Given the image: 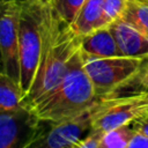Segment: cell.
I'll return each instance as SVG.
<instances>
[{
  "instance_id": "6da1fadb",
  "label": "cell",
  "mask_w": 148,
  "mask_h": 148,
  "mask_svg": "<svg viewBox=\"0 0 148 148\" xmlns=\"http://www.w3.org/2000/svg\"><path fill=\"white\" fill-rule=\"evenodd\" d=\"M46 1V0H45ZM81 37L46 1L43 45L39 66L25 101L32 110L61 81L73 54L80 49Z\"/></svg>"
},
{
  "instance_id": "7a4b0ae2",
  "label": "cell",
  "mask_w": 148,
  "mask_h": 148,
  "mask_svg": "<svg viewBox=\"0 0 148 148\" xmlns=\"http://www.w3.org/2000/svg\"><path fill=\"white\" fill-rule=\"evenodd\" d=\"M99 97L84 69L81 50L71 58L59 84L34 109L36 117L49 124H58L89 112Z\"/></svg>"
},
{
  "instance_id": "3957f363",
  "label": "cell",
  "mask_w": 148,
  "mask_h": 148,
  "mask_svg": "<svg viewBox=\"0 0 148 148\" xmlns=\"http://www.w3.org/2000/svg\"><path fill=\"white\" fill-rule=\"evenodd\" d=\"M45 3V0H21L18 25L21 88L25 97L32 87L40 61Z\"/></svg>"
},
{
  "instance_id": "277c9868",
  "label": "cell",
  "mask_w": 148,
  "mask_h": 148,
  "mask_svg": "<svg viewBox=\"0 0 148 148\" xmlns=\"http://www.w3.org/2000/svg\"><path fill=\"white\" fill-rule=\"evenodd\" d=\"M148 116V91L99 97L91 109V130L108 132Z\"/></svg>"
},
{
  "instance_id": "5b68a950",
  "label": "cell",
  "mask_w": 148,
  "mask_h": 148,
  "mask_svg": "<svg viewBox=\"0 0 148 148\" xmlns=\"http://www.w3.org/2000/svg\"><path fill=\"white\" fill-rule=\"evenodd\" d=\"M84 69L94 86L96 95L104 97L116 92L131 81L148 59L130 57L94 58L81 51Z\"/></svg>"
},
{
  "instance_id": "8992f818",
  "label": "cell",
  "mask_w": 148,
  "mask_h": 148,
  "mask_svg": "<svg viewBox=\"0 0 148 148\" xmlns=\"http://www.w3.org/2000/svg\"><path fill=\"white\" fill-rule=\"evenodd\" d=\"M20 13L21 0H2L0 21L1 72L21 86L20 59Z\"/></svg>"
},
{
  "instance_id": "52a82bcc",
  "label": "cell",
  "mask_w": 148,
  "mask_h": 148,
  "mask_svg": "<svg viewBox=\"0 0 148 148\" xmlns=\"http://www.w3.org/2000/svg\"><path fill=\"white\" fill-rule=\"evenodd\" d=\"M90 112L77 118L50 124L35 148H74L76 142L91 131Z\"/></svg>"
},
{
  "instance_id": "ba28073f",
  "label": "cell",
  "mask_w": 148,
  "mask_h": 148,
  "mask_svg": "<svg viewBox=\"0 0 148 148\" xmlns=\"http://www.w3.org/2000/svg\"><path fill=\"white\" fill-rule=\"evenodd\" d=\"M123 57L148 58V36L123 17L109 24Z\"/></svg>"
},
{
  "instance_id": "9c48e42d",
  "label": "cell",
  "mask_w": 148,
  "mask_h": 148,
  "mask_svg": "<svg viewBox=\"0 0 148 148\" xmlns=\"http://www.w3.org/2000/svg\"><path fill=\"white\" fill-rule=\"evenodd\" d=\"M80 50L84 54L94 58L123 57L109 25L81 36Z\"/></svg>"
},
{
  "instance_id": "30bf717a",
  "label": "cell",
  "mask_w": 148,
  "mask_h": 148,
  "mask_svg": "<svg viewBox=\"0 0 148 148\" xmlns=\"http://www.w3.org/2000/svg\"><path fill=\"white\" fill-rule=\"evenodd\" d=\"M106 25L104 17V0H86L76 17L71 23L73 31L80 37Z\"/></svg>"
},
{
  "instance_id": "8fae6325",
  "label": "cell",
  "mask_w": 148,
  "mask_h": 148,
  "mask_svg": "<svg viewBox=\"0 0 148 148\" xmlns=\"http://www.w3.org/2000/svg\"><path fill=\"white\" fill-rule=\"evenodd\" d=\"M30 108L21 86L7 74L0 73V112H13Z\"/></svg>"
},
{
  "instance_id": "7c38bea8",
  "label": "cell",
  "mask_w": 148,
  "mask_h": 148,
  "mask_svg": "<svg viewBox=\"0 0 148 148\" xmlns=\"http://www.w3.org/2000/svg\"><path fill=\"white\" fill-rule=\"evenodd\" d=\"M135 133L136 130L134 124L123 125L120 127L104 132L98 148H127Z\"/></svg>"
},
{
  "instance_id": "4fadbf2b",
  "label": "cell",
  "mask_w": 148,
  "mask_h": 148,
  "mask_svg": "<svg viewBox=\"0 0 148 148\" xmlns=\"http://www.w3.org/2000/svg\"><path fill=\"white\" fill-rule=\"evenodd\" d=\"M148 36V3L141 0H128L127 7L121 16Z\"/></svg>"
},
{
  "instance_id": "5bb4252c",
  "label": "cell",
  "mask_w": 148,
  "mask_h": 148,
  "mask_svg": "<svg viewBox=\"0 0 148 148\" xmlns=\"http://www.w3.org/2000/svg\"><path fill=\"white\" fill-rule=\"evenodd\" d=\"M54 12L67 23H72L86 0H46Z\"/></svg>"
},
{
  "instance_id": "9a60e30c",
  "label": "cell",
  "mask_w": 148,
  "mask_h": 148,
  "mask_svg": "<svg viewBox=\"0 0 148 148\" xmlns=\"http://www.w3.org/2000/svg\"><path fill=\"white\" fill-rule=\"evenodd\" d=\"M132 88L131 91L132 92H139V91H148V59L145 61V64L142 65V67L140 68V71L138 72V74L131 80L128 81L125 86H123L120 89H118L116 92H119L120 90H126L127 88ZM111 94V95H113ZM109 96V95H108Z\"/></svg>"
},
{
  "instance_id": "2e32d148",
  "label": "cell",
  "mask_w": 148,
  "mask_h": 148,
  "mask_svg": "<svg viewBox=\"0 0 148 148\" xmlns=\"http://www.w3.org/2000/svg\"><path fill=\"white\" fill-rule=\"evenodd\" d=\"M127 2L128 0H104V17L108 25L123 16Z\"/></svg>"
},
{
  "instance_id": "e0dca14e",
  "label": "cell",
  "mask_w": 148,
  "mask_h": 148,
  "mask_svg": "<svg viewBox=\"0 0 148 148\" xmlns=\"http://www.w3.org/2000/svg\"><path fill=\"white\" fill-rule=\"evenodd\" d=\"M102 135H103L102 132L91 130L87 135H84L82 139H80L76 142L74 148H98Z\"/></svg>"
},
{
  "instance_id": "ac0fdd59",
  "label": "cell",
  "mask_w": 148,
  "mask_h": 148,
  "mask_svg": "<svg viewBox=\"0 0 148 148\" xmlns=\"http://www.w3.org/2000/svg\"><path fill=\"white\" fill-rule=\"evenodd\" d=\"M127 148H148V135L136 132Z\"/></svg>"
},
{
  "instance_id": "d6986e66",
  "label": "cell",
  "mask_w": 148,
  "mask_h": 148,
  "mask_svg": "<svg viewBox=\"0 0 148 148\" xmlns=\"http://www.w3.org/2000/svg\"><path fill=\"white\" fill-rule=\"evenodd\" d=\"M134 127H135L136 132H140L145 135H148V116H146L141 120L134 123Z\"/></svg>"
},
{
  "instance_id": "ffe728a7",
  "label": "cell",
  "mask_w": 148,
  "mask_h": 148,
  "mask_svg": "<svg viewBox=\"0 0 148 148\" xmlns=\"http://www.w3.org/2000/svg\"><path fill=\"white\" fill-rule=\"evenodd\" d=\"M143 1H145V2H147V3H148V0H143Z\"/></svg>"
},
{
  "instance_id": "44dd1931",
  "label": "cell",
  "mask_w": 148,
  "mask_h": 148,
  "mask_svg": "<svg viewBox=\"0 0 148 148\" xmlns=\"http://www.w3.org/2000/svg\"><path fill=\"white\" fill-rule=\"evenodd\" d=\"M141 1H143V0H141Z\"/></svg>"
}]
</instances>
